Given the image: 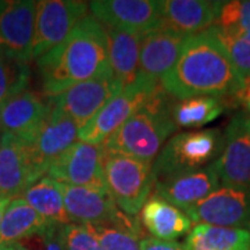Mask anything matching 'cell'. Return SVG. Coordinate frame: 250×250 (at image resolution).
I'll use <instances>...</instances> for the list:
<instances>
[{
	"label": "cell",
	"instance_id": "1",
	"mask_svg": "<svg viewBox=\"0 0 250 250\" xmlns=\"http://www.w3.org/2000/svg\"><path fill=\"white\" fill-rule=\"evenodd\" d=\"M245 82L224 46L208 28L185 38L178 60L160 81V85L177 100L213 96L228 106L236 103Z\"/></svg>",
	"mask_w": 250,
	"mask_h": 250
},
{
	"label": "cell",
	"instance_id": "2",
	"mask_svg": "<svg viewBox=\"0 0 250 250\" xmlns=\"http://www.w3.org/2000/svg\"><path fill=\"white\" fill-rule=\"evenodd\" d=\"M46 98H54L77 83L113 74L107 32L92 14L82 18L70 36L36 59Z\"/></svg>",
	"mask_w": 250,
	"mask_h": 250
},
{
	"label": "cell",
	"instance_id": "3",
	"mask_svg": "<svg viewBox=\"0 0 250 250\" xmlns=\"http://www.w3.org/2000/svg\"><path fill=\"white\" fill-rule=\"evenodd\" d=\"M172 102L174 98L160 85L146 104L102 145L103 149L153 164L167 139L177 131L171 117Z\"/></svg>",
	"mask_w": 250,
	"mask_h": 250
},
{
	"label": "cell",
	"instance_id": "4",
	"mask_svg": "<svg viewBox=\"0 0 250 250\" xmlns=\"http://www.w3.org/2000/svg\"><path fill=\"white\" fill-rule=\"evenodd\" d=\"M223 131H185L171 136L152 164L154 179L210 166L221 153Z\"/></svg>",
	"mask_w": 250,
	"mask_h": 250
},
{
	"label": "cell",
	"instance_id": "5",
	"mask_svg": "<svg viewBox=\"0 0 250 250\" xmlns=\"http://www.w3.org/2000/svg\"><path fill=\"white\" fill-rule=\"evenodd\" d=\"M104 178L110 196L120 210L129 215H138L154 189L152 163L104 150Z\"/></svg>",
	"mask_w": 250,
	"mask_h": 250
},
{
	"label": "cell",
	"instance_id": "6",
	"mask_svg": "<svg viewBox=\"0 0 250 250\" xmlns=\"http://www.w3.org/2000/svg\"><path fill=\"white\" fill-rule=\"evenodd\" d=\"M160 88V83L136 75L129 85L108 102L88 124L80 129L78 141L95 146H102L111 135L117 132L138 110Z\"/></svg>",
	"mask_w": 250,
	"mask_h": 250
},
{
	"label": "cell",
	"instance_id": "7",
	"mask_svg": "<svg viewBox=\"0 0 250 250\" xmlns=\"http://www.w3.org/2000/svg\"><path fill=\"white\" fill-rule=\"evenodd\" d=\"M80 126L70 117L52 107L50 114L35 136L27 143L32 181L46 177L47 171L64 153L78 142Z\"/></svg>",
	"mask_w": 250,
	"mask_h": 250
},
{
	"label": "cell",
	"instance_id": "8",
	"mask_svg": "<svg viewBox=\"0 0 250 250\" xmlns=\"http://www.w3.org/2000/svg\"><path fill=\"white\" fill-rule=\"evenodd\" d=\"M88 1L41 0L36 6L34 60L62 43L88 14Z\"/></svg>",
	"mask_w": 250,
	"mask_h": 250
},
{
	"label": "cell",
	"instance_id": "9",
	"mask_svg": "<svg viewBox=\"0 0 250 250\" xmlns=\"http://www.w3.org/2000/svg\"><path fill=\"white\" fill-rule=\"evenodd\" d=\"M123 89L124 85L114 74H108L77 83L60 95L47 99L52 107L70 117L81 129Z\"/></svg>",
	"mask_w": 250,
	"mask_h": 250
},
{
	"label": "cell",
	"instance_id": "10",
	"mask_svg": "<svg viewBox=\"0 0 250 250\" xmlns=\"http://www.w3.org/2000/svg\"><path fill=\"white\" fill-rule=\"evenodd\" d=\"M213 167L224 187L250 190V118L239 113L223 132L221 153Z\"/></svg>",
	"mask_w": 250,
	"mask_h": 250
},
{
	"label": "cell",
	"instance_id": "11",
	"mask_svg": "<svg viewBox=\"0 0 250 250\" xmlns=\"http://www.w3.org/2000/svg\"><path fill=\"white\" fill-rule=\"evenodd\" d=\"M36 6L34 0H0V53L22 62L34 60Z\"/></svg>",
	"mask_w": 250,
	"mask_h": 250
},
{
	"label": "cell",
	"instance_id": "12",
	"mask_svg": "<svg viewBox=\"0 0 250 250\" xmlns=\"http://www.w3.org/2000/svg\"><path fill=\"white\" fill-rule=\"evenodd\" d=\"M92 16L104 27L145 35L163 25V0H95Z\"/></svg>",
	"mask_w": 250,
	"mask_h": 250
},
{
	"label": "cell",
	"instance_id": "13",
	"mask_svg": "<svg viewBox=\"0 0 250 250\" xmlns=\"http://www.w3.org/2000/svg\"><path fill=\"white\" fill-rule=\"evenodd\" d=\"M187 214L193 225L208 224L250 232V190L231 187L218 188L188 210Z\"/></svg>",
	"mask_w": 250,
	"mask_h": 250
},
{
	"label": "cell",
	"instance_id": "14",
	"mask_svg": "<svg viewBox=\"0 0 250 250\" xmlns=\"http://www.w3.org/2000/svg\"><path fill=\"white\" fill-rule=\"evenodd\" d=\"M104 149L78 141L74 143L47 171V177L72 187L107 190L104 168Z\"/></svg>",
	"mask_w": 250,
	"mask_h": 250
},
{
	"label": "cell",
	"instance_id": "15",
	"mask_svg": "<svg viewBox=\"0 0 250 250\" xmlns=\"http://www.w3.org/2000/svg\"><path fill=\"white\" fill-rule=\"evenodd\" d=\"M50 102L31 89L20 92L0 106V134H10L28 143L50 114Z\"/></svg>",
	"mask_w": 250,
	"mask_h": 250
},
{
	"label": "cell",
	"instance_id": "16",
	"mask_svg": "<svg viewBox=\"0 0 250 250\" xmlns=\"http://www.w3.org/2000/svg\"><path fill=\"white\" fill-rule=\"evenodd\" d=\"M218 188H221V181L211 163L199 170L157 179L154 184V195L187 213Z\"/></svg>",
	"mask_w": 250,
	"mask_h": 250
},
{
	"label": "cell",
	"instance_id": "17",
	"mask_svg": "<svg viewBox=\"0 0 250 250\" xmlns=\"http://www.w3.org/2000/svg\"><path fill=\"white\" fill-rule=\"evenodd\" d=\"M59 187L62 189L64 207L70 223L88 225L108 223L114 221L123 213L106 190L72 187L62 182H59Z\"/></svg>",
	"mask_w": 250,
	"mask_h": 250
},
{
	"label": "cell",
	"instance_id": "18",
	"mask_svg": "<svg viewBox=\"0 0 250 250\" xmlns=\"http://www.w3.org/2000/svg\"><path fill=\"white\" fill-rule=\"evenodd\" d=\"M187 36L168 29H156L142 36L141 60L138 74L146 80L160 83L178 60Z\"/></svg>",
	"mask_w": 250,
	"mask_h": 250
},
{
	"label": "cell",
	"instance_id": "19",
	"mask_svg": "<svg viewBox=\"0 0 250 250\" xmlns=\"http://www.w3.org/2000/svg\"><path fill=\"white\" fill-rule=\"evenodd\" d=\"M32 184L27 143L14 135L0 134V197H21Z\"/></svg>",
	"mask_w": 250,
	"mask_h": 250
},
{
	"label": "cell",
	"instance_id": "20",
	"mask_svg": "<svg viewBox=\"0 0 250 250\" xmlns=\"http://www.w3.org/2000/svg\"><path fill=\"white\" fill-rule=\"evenodd\" d=\"M223 1L210 0H163V25L184 36L196 35L214 24Z\"/></svg>",
	"mask_w": 250,
	"mask_h": 250
},
{
	"label": "cell",
	"instance_id": "21",
	"mask_svg": "<svg viewBox=\"0 0 250 250\" xmlns=\"http://www.w3.org/2000/svg\"><path fill=\"white\" fill-rule=\"evenodd\" d=\"M139 220L150 236L159 241L175 242L192 231L193 223L185 211L172 206L157 195H153L143 205Z\"/></svg>",
	"mask_w": 250,
	"mask_h": 250
},
{
	"label": "cell",
	"instance_id": "22",
	"mask_svg": "<svg viewBox=\"0 0 250 250\" xmlns=\"http://www.w3.org/2000/svg\"><path fill=\"white\" fill-rule=\"evenodd\" d=\"M106 28L110 67L117 80L124 86L136 78L139 71L142 36L114 28Z\"/></svg>",
	"mask_w": 250,
	"mask_h": 250
},
{
	"label": "cell",
	"instance_id": "23",
	"mask_svg": "<svg viewBox=\"0 0 250 250\" xmlns=\"http://www.w3.org/2000/svg\"><path fill=\"white\" fill-rule=\"evenodd\" d=\"M52 225L36 213L22 197L10 200L0 225V245L39 236Z\"/></svg>",
	"mask_w": 250,
	"mask_h": 250
},
{
	"label": "cell",
	"instance_id": "24",
	"mask_svg": "<svg viewBox=\"0 0 250 250\" xmlns=\"http://www.w3.org/2000/svg\"><path fill=\"white\" fill-rule=\"evenodd\" d=\"M95 232L102 250H141L146 238L138 215L121 213L114 221L89 225Z\"/></svg>",
	"mask_w": 250,
	"mask_h": 250
},
{
	"label": "cell",
	"instance_id": "25",
	"mask_svg": "<svg viewBox=\"0 0 250 250\" xmlns=\"http://www.w3.org/2000/svg\"><path fill=\"white\" fill-rule=\"evenodd\" d=\"M182 245L185 250H250V232L236 228L196 224Z\"/></svg>",
	"mask_w": 250,
	"mask_h": 250
},
{
	"label": "cell",
	"instance_id": "26",
	"mask_svg": "<svg viewBox=\"0 0 250 250\" xmlns=\"http://www.w3.org/2000/svg\"><path fill=\"white\" fill-rule=\"evenodd\" d=\"M21 197L46 221L60 225L70 224L64 207L62 189L59 187V182L50 177L46 175L38 179L35 184L29 185L24 190Z\"/></svg>",
	"mask_w": 250,
	"mask_h": 250
},
{
	"label": "cell",
	"instance_id": "27",
	"mask_svg": "<svg viewBox=\"0 0 250 250\" xmlns=\"http://www.w3.org/2000/svg\"><path fill=\"white\" fill-rule=\"evenodd\" d=\"M225 110V103L221 99L213 96H193L177 100L171 106V117L178 128H200L214 121Z\"/></svg>",
	"mask_w": 250,
	"mask_h": 250
},
{
	"label": "cell",
	"instance_id": "28",
	"mask_svg": "<svg viewBox=\"0 0 250 250\" xmlns=\"http://www.w3.org/2000/svg\"><path fill=\"white\" fill-rule=\"evenodd\" d=\"M210 29L214 32L220 43L224 46L225 52L232 60L233 65L241 74L243 80L250 78V32L223 29L211 25Z\"/></svg>",
	"mask_w": 250,
	"mask_h": 250
},
{
	"label": "cell",
	"instance_id": "29",
	"mask_svg": "<svg viewBox=\"0 0 250 250\" xmlns=\"http://www.w3.org/2000/svg\"><path fill=\"white\" fill-rule=\"evenodd\" d=\"M29 81V62H18L0 53V106L20 92L28 89Z\"/></svg>",
	"mask_w": 250,
	"mask_h": 250
},
{
	"label": "cell",
	"instance_id": "30",
	"mask_svg": "<svg viewBox=\"0 0 250 250\" xmlns=\"http://www.w3.org/2000/svg\"><path fill=\"white\" fill-rule=\"evenodd\" d=\"M213 25L223 29L250 32V0L223 1Z\"/></svg>",
	"mask_w": 250,
	"mask_h": 250
},
{
	"label": "cell",
	"instance_id": "31",
	"mask_svg": "<svg viewBox=\"0 0 250 250\" xmlns=\"http://www.w3.org/2000/svg\"><path fill=\"white\" fill-rule=\"evenodd\" d=\"M62 239L65 250H102L96 235L88 224L62 225Z\"/></svg>",
	"mask_w": 250,
	"mask_h": 250
},
{
	"label": "cell",
	"instance_id": "32",
	"mask_svg": "<svg viewBox=\"0 0 250 250\" xmlns=\"http://www.w3.org/2000/svg\"><path fill=\"white\" fill-rule=\"evenodd\" d=\"M42 250H65L62 239V225L52 224L45 232L39 235Z\"/></svg>",
	"mask_w": 250,
	"mask_h": 250
},
{
	"label": "cell",
	"instance_id": "33",
	"mask_svg": "<svg viewBox=\"0 0 250 250\" xmlns=\"http://www.w3.org/2000/svg\"><path fill=\"white\" fill-rule=\"evenodd\" d=\"M141 250H185L184 245L178 242H167L154 239L152 236H146L142 241Z\"/></svg>",
	"mask_w": 250,
	"mask_h": 250
},
{
	"label": "cell",
	"instance_id": "34",
	"mask_svg": "<svg viewBox=\"0 0 250 250\" xmlns=\"http://www.w3.org/2000/svg\"><path fill=\"white\" fill-rule=\"evenodd\" d=\"M236 103H241L243 107L250 110V78L246 80V82H245L243 89L241 90V93L236 98Z\"/></svg>",
	"mask_w": 250,
	"mask_h": 250
},
{
	"label": "cell",
	"instance_id": "35",
	"mask_svg": "<svg viewBox=\"0 0 250 250\" xmlns=\"http://www.w3.org/2000/svg\"><path fill=\"white\" fill-rule=\"evenodd\" d=\"M0 250H32L22 245V242H14V243H3L0 245Z\"/></svg>",
	"mask_w": 250,
	"mask_h": 250
},
{
	"label": "cell",
	"instance_id": "36",
	"mask_svg": "<svg viewBox=\"0 0 250 250\" xmlns=\"http://www.w3.org/2000/svg\"><path fill=\"white\" fill-rule=\"evenodd\" d=\"M9 203H10V199H6V197H0V225H1L3 215H4L6 207L9 206Z\"/></svg>",
	"mask_w": 250,
	"mask_h": 250
}]
</instances>
